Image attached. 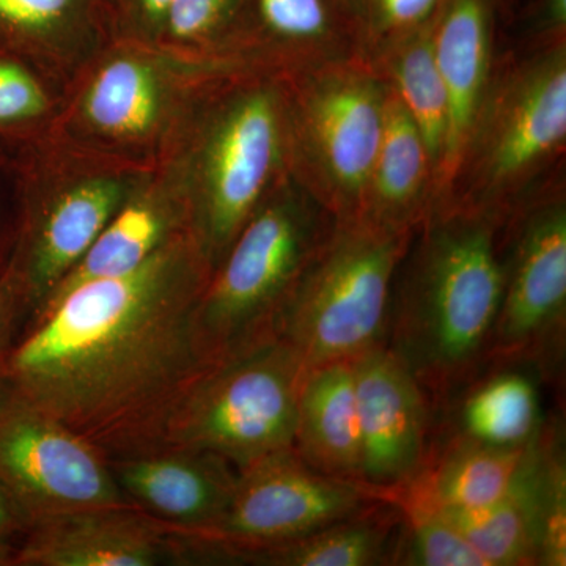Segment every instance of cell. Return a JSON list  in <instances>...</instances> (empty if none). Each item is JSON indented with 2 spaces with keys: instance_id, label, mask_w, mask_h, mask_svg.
<instances>
[{
  "instance_id": "6",
  "label": "cell",
  "mask_w": 566,
  "mask_h": 566,
  "mask_svg": "<svg viewBox=\"0 0 566 566\" xmlns=\"http://www.w3.org/2000/svg\"><path fill=\"white\" fill-rule=\"evenodd\" d=\"M334 222L292 174L268 193L200 297L197 326L212 363L277 335L286 305Z\"/></svg>"
},
{
  "instance_id": "5",
  "label": "cell",
  "mask_w": 566,
  "mask_h": 566,
  "mask_svg": "<svg viewBox=\"0 0 566 566\" xmlns=\"http://www.w3.org/2000/svg\"><path fill=\"white\" fill-rule=\"evenodd\" d=\"M565 148L566 41L495 62L452 185L433 208L488 212L506 223L558 180L551 178Z\"/></svg>"
},
{
  "instance_id": "33",
  "label": "cell",
  "mask_w": 566,
  "mask_h": 566,
  "mask_svg": "<svg viewBox=\"0 0 566 566\" xmlns=\"http://www.w3.org/2000/svg\"><path fill=\"white\" fill-rule=\"evenodd\" d=\"M532 48L553 46L566 41V0H539L527 29Z\"/></svg>"
},
{
  "instance_id": "18",
  "label": "cell",
  "mask_w": 566,
  "mask_h": 566,
  "mask_svg": "<svg viewBox=\"0 0 566 566\" xmlns=\"http://www.w3.org/2000/svg\"><path fill=\"white\" fill-rule=\"evenodd\" d=\"M188 232H192L188 191L177 163L167 156L129 193L46 303L82 283L129 273L175 238Z\"/></svg>"
},
{
  "instance_id": "11",
  "label": "cell",
  "mask_w": 566,
  "mask_h": 566,
  "mask_svg": "<svg viewBox=\"0 0 566 566\" xmlns=\"http://www.w3.org/2000/svg\"><path fill=\"white\" fill-rule=\"evenodd\" d=\"M381 499L364 482L323 474L286 449L238 471L229 505L210 527L169 536L177 560L233 564L240 554L301 538Z\"/></svg>"
},
{
  "instance_id": "29",
  "label": "cell",
  "mask_w": 566,
  "mask_h": 566,
  "mask_svg": "<svg viewBox=\"0 0 566 566\" xmlns=\"http://www.w3.org/2000/svg\"><path fill=\"white\" fill-rule=\"evenodd\" d=\"M446 0H360L349 14L357 57L374 63L401 40L433 24Z\"/></svg>"
},
{
  "instance_id": "10",
  "label": "cell",
  "mask_w": 566,
  "mask_h": 566,
  "mask_svg": "<svg viewBox=\"0 0 566 566\" xmlns=\"http://www.w3.org/2000/svg\"><path fill=\"white\" fill-rule=\"evenodd\" d=\"M305 371L279 335L226 357L182 398L161 447L212 453L237 472L293 449Z\"/></svg>"
},
{
  "instance_id": "30",
  "label": "cell",
  "mask_w": 566,
  "mask_h": 566,
  "mask_svg": "<svg viewBox=\"0 0 566 566\" xmlns=\"http://www.w3.org/2000/svg\"><path fill=\"white\" fill-rule=\"evenodd\" d=\"M243 6L244 0H174L159 46L186 54L234 57L229 41Z\"/></svg>"
},
{
  "instance_id": "35",
  "label": "cell",
  "mask_w": 566,
  "mask_h": 566,
  "mask_svg": "<svg viewBox=\"0 0 566 566\" xmlns=\"http://www.w3.org/2000/svg\"><path fill=\"white\" fill-rule=\"evenodd\" d=\"M31 524L13 495L0 485V565H10Z\"/></svg>"
},
{
  "instance_id": "7",
  "label": "cell",
  "mask_w": 566,
  "mask_h": 566,
  "mask_svg": "<svg viewBox=\"0 0 566 566\" xmlns=\"http://www.w3.org/2000/svg\"><path fill=\"white\" fill-rule=\"evenodd\" d=\"M25 144L20 240L7 273L35 314L156 164L81 147L48 129Z\"/></svg>"
},
{
  "instance_id": "12",
  "label": "cell",
  "mask_w": 566,
  "mask_h": 566,
  "mask_svg": "<svg viewBox=\"0 0 566 566\" xmlns=\"http://www.w3.org/2000/svg\"><path fill=\"white\" fill-rule=\"evenodd\" d=\"M566 338V196L547 186L504 227V289L490 363L558 375Z\"/></svg>"
},
{
  "instance_id": "8",
  "label": "cell",
  "mask_w": 566,
  "mask_h": 566,
  "mask_svg": "<svg viewBox=\"0 0 566 566\" xmlns=\"http://www.w3.org/2000/svg\"><path fill=\"white\" fill-rule=\"evenodd\" d=\"M415 233L365 216L334 222L279 324L307 370L386 344L395 279Z\"/></svg>"
},
{
  "instance_id": "4",
  "label": "cell",
  "mask_w": 566,
  "mask_h": 566,
  "mask_svg": "<svg viewBox=\"0 0 566 566\" xmlns=\"http://www.w3.org/2000/svg\"><path fill=\"white\" fill-rule=\"evenodd\" d=\"M249 65L114 39L59 93L48 132L81 147L155 166L174 150L200 96Z\"/></svg>"
},
{
  "instance_id": "31",
  "label": "cell",
  "mask_w": 566,
  "mask_h": 566,
  "mask_svg": "<svg viewBox=\"0 0 566 566\" xmlns=\"http://www.w3.org/2000/svg\"><path fill=\"white\" fill-rule=\"evenodd\" d=\"M57 91L28 63L0 52V134L28 140L48 129Z\"/></svg>"
},
{
  "instance_id": "3",
  "label": "cell",
  "mask_w": 566,
  "mask_h": 566,
  "mask_svg": "<svg viewBox=\"0 0 566 566\" xmlns=\"http://www.w3.org/2000/svg\"><path fill=\"white\" fill-rule=\"evenodd\" d=\"M289 104L281 71L244 65L212 82L170 158L192 211V232L218 266L275 186L289 177Z\"/></svg>"
},
{
  "instance_id": "9",
  "label": "cell",
  "mask_w": 566,
  "mask_h": 566,
  "mask_svg": "<svg viewBox=\"0 0 566 566\" xmlns=\"http://www.w3.org/2000/svg\"><path fill=\"white\" fill-rule=\"evenodd\" d=\"M282 74L290 172L335 221L356 218L385 133L389 85L357 55Z\"/></svg>"
},
{
  "instance_id": "32",
  "label": "cell",
  "mask_w": 566,
  "mask_h": 566,
  "mask_svg": "<svg viewBox=\"0 0 566 566\" xmlns=\"http://www.w3.org/2000/svg\"><path fill=\"white\" fill-rule=\"evenodd\" d=\"M174 0H104L114 39L159 46Z\"/></svg>"
},
{
  "instance_id": "27",
  "label": "cell",
  "mask_w": 566,
  "mask_h": 566,
  "mask_svg": "<svg viewBox=\"0 0 566 566\" xmlns=\"http://www.w3.org/2000/svg\"><path fill=\"white\" fill-rule=\"evenodd\" d=\"M433 24L401 40L371 65L385 77L390 91L422 133L433 163L436 186L444 155L449 107L444 84L436 66Z\"/></svg>"
},
{
  "instance_id": "13",
  "label": "cell",
  "mask_w": 566,
  "mask_h": 566,
  "mask_svg": "<svg viewBox=\"0 0 566 566\" xmlns=\"http://www.w3.org/2000/svg\"><path fill=\"white\" fill-rule=\"evenodd\" d=\"M0 485L31 523L62 513L133 505L98 447L11 395L0 405Z\"/></svg>"
},
{
  "instance_id": "20",
  "label": "cell",
  "mask_w": 566,
  "mask_h": 566,
  "mask_svg": "<svg viewBox=\"0 0 566 566\" xmlns=\"http://www.w3.org/2000/svg\"><path fill=\"white\" fill-rule=\"evenodd\" d=\"M112 40L104 0H0V52L57 93Z\"/></svg>"
},
{
  "instance_id": "19",
  "label": "cell",
  "mask_w": 566,
  "mask_h": 566,
  "mask_svg": "<svg viewBox=\"0 0 566 566\" xmlns=\"http://www.w3.org/2000/svg\"><path fill=\"white\" fill-rule=\"evenodd\" d=\"M491 2L493 0H446L433 24L436 66L444 84L449 125L431 208L444 200L452 185L465 140L493 76Z\"/></svg>"
},
{
  "instance_id": "28",
  "label": "cell",
  "mask_w": 566,
  "mask_h": 566,
  "mask_svg": "<svg viewBox=\"0 0 566 566\" xmlns=\"http://www.w3.org/2000/svg\"><path fill=\"white\" fill-rule=\"evenodd\" d=\"M387 499L401 513L389 565L488 566L441 512L400 495Z\"/></svg>"
},
{
  "instance_id": "26",
  "label": "cell",
  "mask_w": 566,
  "mask_h": 566,
  "mask_svg": "<svg viewBox=\"0 0 566 566\" xmlns=\"http://www.w3.org/2000/svg\"><path fill=\"white\" fill-rule=\"evenodd\" d=\"M469 382L458 405L457 433L483 444L521 449L545 430L535 379L512 365Z\"/></svg>"
},
{
  "instance_id": "14",
  "label": "cell",
  "mask_w": 566,
  "mask_h": 566,
  "mask_svg": "<svg viewBox=\"0 0 566 566\" xmlns=\"http://www.w3.org/2000/svg\"><path fill=\"white\" fill-rule=\"evenodd\" d=\"M441 513L488 566H565L566 468L557 424H546L501 501Z\"/></svg>"
},
{
  "instance_id": "24",
  "label": "cell",
  "mask_w": 566,
  "mask_h": 566,
  "mask_svg": "<svg viewBox=\"0 0 566 566\" xmlns=\"http://www.w3.org/2000/svg\"><path fill=\"white\" fill-rule=\"evenodd\" d=\"M434 167L422 133L389 88L386 125L359 216L419 229L433 203Z\"/></svg>"
},
{
  "instance_id": "1",
  "label": "cell",
  "mask_w": 566,
  "mask_h": 566,
  "mask_svg": "<svg viewBox=\"0 0 566 566\" xmlns=\"http://www.w3.org/2000/svg\"><path fill=\"white\" fill-rule=\"evenodd\" d=\"M212 271L188 232L136 270L44 304L7 356L9 395L107 458L158 449L182 398L216 365L197 326Z\"/></svg>"
},
{
  "instance_id": "23",
  "label": "cell",
  "mask_w": 566,
  "mask_h": 566,
  "mask_svg": "<svg viewBox=\"0 0 566 566\" xmlns=\"http://www.w3.org/2000/svg\"><path fill=\"white\" fill-rule=\"evenodd\" d=\"M535 442L506 449L453 434L441 450H430L411 482L387 495L411 499L439 512L485 509L512 490Z\"/></svg>"
},
{
  "instance_id": "15",
  "label": "cell",
  "mask_w": 566,
  "mask_h": 566,
  "mask_svg": "<svg viewBox=\"0 0 566 566\" xmlns=\"http://www.w3.org/2000/svg\"><path fill=\"white\" fill-rule=\"evenodd\" d=\"M363 438V480L382 497L411 482L430 455V395L379 345L352 360Z\"/></svg>"
},
{
  "instance_id": "2",
  "label": "cell",
  "mask_w": 566,
  "mask_h": 566,
  "mask_svg": "<svg viewBox=\"0 0 566 566\" xmlns=\"http://www.w3.org/2000/svg\"><path fill=\"white\" fill-rule=\"evenodd\" d=\"M504 227L488 212L433 208L398 268L386 345L433 403L490 364L504 289Z\"/></svg>"
},
{
  "instance_id": "25",
  "label": "cell",
  "mask_w": 566,
  "mask_h": 566,
  "mask_svg": "<svg viewBox=\"0 0 566 566\" xmlns=\"http://www.w3.org/2000/svg\"><path fill=\"white\" fill-rule=\"evenodd\" d=\"M400 509L381 499L329 526L279 543L248 551L233 564L264 566H376L389 565L400 527Z\"/></svg>"
},
{
  "instance_id": "17",
  "label": "cell",
  "mask_w": 566,
  "mask_h": 566,
  "mask_svg": "<svg viewBox=\"0 0 566 566\" xmlns=\"http://www.w3.org/2000/svg\"><path fill=\"white\" fill-rule=\"evenodd\" d=\"M177 560L161 521L136 505L62 513L35 521L14 566H153Z\"/></svg>"
},
{
  "instance_id": "16",
  "label": "cell",
  "mask_w": 566,
  "mask_h": 566,
  "mask_svg": "<svg viewBox=\"0 0 566 566\" xmlns=\"http://www.w3.org/2000/svg\"><path fill=\"white\" fill-rule=\"evenodd\" d=\"M109 465L126 499L172 535L214 524L229 505L238 475L222 458L174 447L109 458Z\"/></svg>"
},
{
  "instance_id": "34",
  "label": "cell",
  "mask_w": 566,
  "mask_h": 566,
  "mask_svg": "<svg viewBox=\"0 0 566 566\" xmlns=\"http://www.w3.org/2000/svg\"><path fill=\"white\" fill-rule=\"evenodd\" d=\"M24 307V301L17 283L10 277V274L0 275V405L9 397V387L6 382V363L11 349V329H13L14 318L18 311Z\"/></svg>"
},
{
  "instance_id": "21",
  "label": "cell",
  "mask_w": 566,
  "mask_h": 566,
  "mask_svg": "<svg viewBox=\"0 0 566 566\" xmlns=\"http://www.w3.org/2000/svg\"><path fill=\"white\" fill-rule=\"evenodd\" d=\"M229 52L281 73L356 55L348 22L327 0H244Z\"/></svg>"
},
{
  "instance_id": "22",
  "label": "cell",
  "mask_w": 566,
  "mask_h": 566,
  "mask_svg": "<svg viewBox=\"0 0 566 566\" xmlns=\"http://www.w3.org/2000/svg\"><path fill=\"white\" fill-rule=\"evenodd\" d=\"M293 449L304 463L323 474L364 482L352 360L305 371L297 397Z\"/></svg>"
}]
</instances>
